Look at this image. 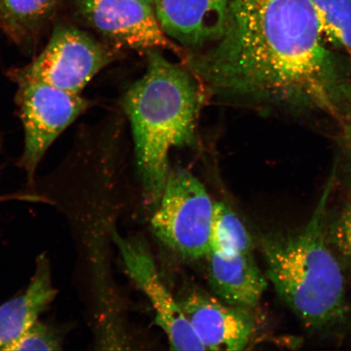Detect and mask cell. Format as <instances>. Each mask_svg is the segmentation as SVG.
Instances as JSON below:
<instances>
[{
	"label": "cell",
	"mask_w": 351,
	"mask_h": 351,
	"mask_svg": "<svg viewBox=\"0 0 351 351\" xmlns=\"http://www.w3.org/2000/svg\"><path fill=\"white\" fill-rule=\"evenodd\" d=\"M17 102L24 127L25 147L20 165L29 182L48 148L89 107L80 95L43 82L19 83Z\"/></svg>",
	"instance_id": "cell-6"
},
{
	"label": "cell",
	"mask_w": 351,
	"mask_h": 351,
	"mask_svg": "<svg viewBox=\"0 0 351 351\" xmlns=\"http://www.w3.org/2000/svg\"><path fill=\"white\" fill-rule=\"evenodd\" d=\"M178 302L206 350H241L252 339L256 322L250 309L197 291L186 293Z\"/></svg>",
	"instance_id": "cell-9"
},
{
	"label": "cell",
	"mask_w": 351,
	"mask_h": 351,
	"mask_svg": "<svg viewBox=\"0 0 351 351\" xmlns=\"http://www.w3.org/2000/svg\"><path fill=\"white\" fill-rule=\"evenodd\" d=\"M207 260L210 289L219 300L235 306L252 310L260 302L267 287L252 253L223 256L210 251Z\"/></svg>",
	"instance_id": "cell-11"
},
{
	"label": "cell",
	"mask_w": 351,
	"mask_h": 351,
	"mask_svg": "<svg viewBox=\"0 0 351 351\" xmlns=\"http://www.w3.org/2000/svg\"><path fill=\"white\" fill-rule=\"evenodd\" d=\"M113 238L131 278L151 302L156 311V323L168 337L171 349L206 350L178 300L162 282L156 263L146 245L142 241L122 238L116 232Z\"/></svg>",
	"instance_id": "cell-8"
},
{
	"label": "cell",
	"mask_w": 351,
	"mask_h": 351,
	"mask_svg": "<svg viewBox=\"0 0 351 351\" xmlns=\"http://www.w3.org/2000/svg\"><path fill=\"white\" fill-rule=\"evenodd\" d=\"M350 189H351V187H350Z\"/></svg>",
	"instance_id": "cell-20"
},
{
	"label": "cell",
	"mask_w": 351,
	"mask_h": 351,
	"mask_svg": "<svg viewBox=\"0 0 351 351\" xmlns=\"http://www.w3.org/2000/svg\"><path fill=\"white\" fill-rule=\"evenodd\" d=\"M57 295L49 261L38 256L34 276L21 295L0 305V350H4L38 322Z\"/></svg>",
	"instance_id": "cell-12"
},
{
	"label": "cell",
	"mask_w": 351,
	"mask_h": 351,
	"mask_svg": "<svg viewBox=\"0 0 351 351\" xmlns=\"http://www.w3.org/2000/svg\"><path fill=\"white\" fill-rule=\"evenodd\" d=\"M79 14L110 47L138 51L184 50L160 27L152 4L142 0H77Z\"/></svg>",
	"instance_id": "cell-7"
},
{
	"label": "cell",
	"mask_w": 351,
	"mask_h": 351,
	"mask_svg": "<svg viewBox=\"0 0 351 351\" xmlns=\"http://www.w3.org/2000/svg\"><path fill=\"white\" fill-rule=\"evenodd\" d=\"M331 190L329 183L305 226L261 239L267 279L280 300L313 332L343 326L351 315L343 271L327 239Z\"/></svg>",
	"instance_id": "cell-3"
},
{
	"label": "cell",
	"mask_w": 351,
	"mask_h": 351,
	"mask_svg": "<svg viewBox=\"0 0 351 351\" xmlns=\"http://www.w3.org/2000/svg\"><path fill=\"white\" fill-rule=\"evenodd\" d=\"M142 1L150 3V4H152V5H153V3H154V0H142Z\"/></svg>",
	"instance_id": "cell-18"
},
{
	"label": "cell",
	"mask_w": 351,
	"mask_h": 351,
	"mask_svg": "<svg viewBox=\"0 0 351 351\" xmlns=\"http://www.w3.org/2000/svg\"><path fill=\"white\" fill-rule=\"evenodd\" d=\"M160 51H147V71L124 99L144 195L156 208L170 173L171 150L197 143L204 98L199 78L190 69L171 62Z\"/></svg>",
	"instance_id": "cell-2"
},
{
	"label": "cell",
	"mask_w": 351,
	"mask_h": 351,
	"mask_svg": "<svg viewBox=\"0 0 351 351\" xmlns=\"http://www.w3.org/2000/svg\"><path fill=\"white\" fill-rule=\"evenodd\" d=\"M324 37L351 52V0H311Z\"/></svg>",
	"instance_id": "cell-15"
},
{
	"label": "cell",
	"mask_w": 351,
	"mask_h": 351,
	"mask_svg": "<svg viewBox=\"0 0 351 351\" xmlns=\"http://www.w3.org/2000/svg\"><path fill=\"white\" fill-rule=\"evenodd\" d=\"M327 239L340 256L351 263V204L341 210L328 228Z\"/></svg>",
	"instance_id": "cell-17"
},
{
	"label": "cell",
	"mask_w": 351,
	"mask_h": 351,
	"mask_svg": "<svg viewBox=\"0 0 351 351\" xmlns=\"http://www.w3.org/2000/svg\"><path fill=\"white\" fill-rule=\"evenodd\" d=\"M184 59L226 102L336 118L351 111L350 79L311 0H230L222 36Z\"/></svg>",
	"instance_id": "cell-1"
},
{
	"label": "cell",
	"mask_w": 351,
	"mask_h": 351,
	"mask_svg": "<svg viewBox=\"0 0 351 351\" xmlns=\"http://www.w3.org/2000/svg\"><path fill=\"white\" fill-rule=\"evenodd\" d=\"M113 58L107 44L73 26L57 25L40 55L13 75L17 83L43 82L80 95Z\"/></svg>",
	"instance_id": "cell-5"
},
{
	"label": "cell",
	"mask_w": 351,
	"mask_h": 351,
	"mask_svg": "<svg viewBox=\"0 0 351 351\" xmlns=\"http://www.w3.org/2000/svg\"><path fill=\"white\" fill-rule=\"evenodd\" d=\"M230 0H154L165 34L190 51L217 42L225 32Z\"/></svg>",
	"instance_id": "cell-10"
},
{
	"label": "cell",
	"mask_w": 351,
	"mask_h": 351,
	"mask_svg": "<svg viewBox=\"0 0 351 351\" xmlns=\"http://www.w3.org/2000/svg\"><path fill=\"white\" fill-rule=\"evenodd\" d=\"M350 53H351V52H350Z\"/></svg>",
	"instance_id": "cell-19"
},
{
	"label": "cell",
	"mask_w": 351,
	"mask_h": 351,
	"mask_svg": "<svg viewBox=\"0 0 351 351\" xmlns=\"http://www.w3.org/2000/svg\"><path fill=\"white\" fill-rule=\"evenodd\" d=\"M59 0H0L4 29L19 43L32 40L54 12Z\"/></svg>",
	"instance_id": "cell-13"
},
{
	"label": "cell",
	"mask_w": 351,
	"mask_h": 351,
	"mask_svg": "<svg viewBox=\"0 0 351 351\" xmlns=\"http://www.w3.org/2000/svg\"><path fill=\"white\" fill-rule=\"evenodd\" d=\"M63 344L64 335L58 328L38 320L4 350H60Z\"/></svg>",
	"instance_id": "cell-16"
},
{
	"label": "cell",
	"mask_w": 351,
	"mask_h": 351,
	"mask_svg": "<svg viewBox=\"0 0 351 351\" xmlns=\"http://www.w3.org/2000/svg\"><path fill=\"white\" fill-rule=\"evenodd\" d=\"M214 203L191 173H169L152 217L154 234L171 251L188 260H200L210 251Z\"/></svg>",
	"instance_id": "cell-4"
},
{
	"label": "cell",
	"mask_w": 351,
	"mask_h": 351,
	"mask_svg": "<svg viewBox=\"0 0 351 351\" xmlns=\"http://www.w3.org/2000/svg\"><path fill=\"white\" fill-rule=\"evenodd\" d=\"M252 250L251 234L238 214L223 202L214 203L210 251L223 256H232L252 253Z\"/></svg>",
	"instance_id": "cell-14"
}]
</instances>
